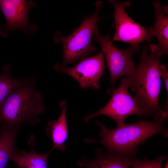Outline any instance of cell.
<instances>
[{"mask_svg":"<svg viewBox=\"0 0 168 168\" xmlns=\"http://www.w3.org/2000/svg\"><path fill=\"white\" fill-rule=\"evenodd\" d=\"M97 150L94 159L79 160V165L84 168H129L136 158L135 156L109 152L104 153L101 149Z\"/></svg>","mask_w":168,"mask_h":168,"instance_id":"cell-10","label":"cell"},{"mask_svg":"<svg viewBox=\"0 0 168 168\" xmlns=\"http://www.w3.org/2000/svg\"><path fill=\"white\" fill-rule=\"evenodd\" d=\"M149 49L143 46L140 62L124 78L138 104L148 115L154 121L164 123L168 118V111L162 110L159 104L161 86L159 67L163 55L157 45L151 44Z\"/></svg>","mask_w":168,"mask_h":168,"instance_id":"cell-1","label":"cell"},{"mask_svg":"<svg viewBox=\"0 0 168 168\" xmlns=\"http://www.w3.org/2000/svg\"><path fill=\"white\" fill-rule=\"evenodd\" d=\"M96 123L100 128L101 139H87L86 142L101 144L110 152L135 156L138 146L149 138L158 133L164 137L168 134V129L162 122L141 120L130 124L124 123L114 129L108 128L98 120Z\"/></svg>","mask_w":168,"mask_h":168,"instance_id":"cell-3","label":"cell"},{"mask_svg":"<svg viewBox=\"0 0 168 168\" xmlns=\"http://www.w3.org/2000/svg\"><path fill=\"white\" fill-rule=\"evenodd\" d=\"M11 67L7 65L2 68L0 73V105L13 90L27 82L29 79H17L11 75Z\"/></svg>","mask_w":168,"mask_h":168,"instance_id":"cell-15","label":"cell"},{"mask_svg":"<svg viewBox=\"0 0 168 168\" xmlns=\"http://www.w3.org/2000/svg\"><path fill=\"white\" fill-rule=\"evenodd\" d=\"M155 11L156 21L154 25L148 29L150 36L156 37L158 41L159 52L162 55L168 52V16L162 7L160 3H153Z\"/></svg>","mask_w":168,"mask_h":168,"instance_id":"cell-13","label":"cell"},{"mask_svg":"<svg viewBox=\"0 0 168 168\" xmlns=\"http://www.w3.org/2000/svg\"><path fill=\"white\" fill-rule=\"evenodd\" d=\"M95 5L94 13L85 18L79 27L70 35H63L60 31L54 33V43L61 42L63 46L62 65L66 67L86 57L96 50L97 48L92 44L94 30L98 23L107 16L100 17L99 15L102 5L101 1L96 2Z\"/></svg>","mask_w":168,"mask_h":168,"instance_id":"cell-4","label":"cell"},{"mask_svg":"<svg viewBox=\"0 0 168 168\" xmlns=\"http://www.w3.org/2000/svg\"><path fill=\"white\" fill-rule=\"evenodd\" d=\"M36 6L31 0H0V9L6 20L5 23L0 25V35L6 37L9 32L17 29L25 33L33 34L38 26L29 23L28 14L30 8Z\"/></svg>","mask_w":168,"mask_h":168,"instance_id":"cell-9","label":"cell"},{"mask_svg":"<svg viewBox=\"0 0 168 168\" xmlns=\"http://www.w3.org/2000/svg\"><path fill=\"white\" fill-rule=\"evenodd\" d=\"M19 129L0 127V168H6L12 156L17 150L15 140Z\"/></svg>","mask_w":168,"mask_h":168,"instance_id":"cell-14","label":"cell"},{"mask_svg":"<svg viewBox=\"0 0 168 168\" xmlns=\"http://www.w3.org/2000/svg\"><path fill=\"white\" fill-rule=\"evenodd\" d=\"M35 138L31 134L28 144L30 150L28 152L19 151L17 150L11 156L10 160L16 164L18 168H47L48 156L52 152L50 150L44 154H39L34 150Z\"/></svg>","mask_w":168,"mask_h":168,"instance_id":"cell-12","label":"cell"},{"mask_svg":"<svg viewBox=\"0 0 168 168\" xmlns=\"http://www.w3.org/2000/svg\"><path fill=\"white\" fill-rule=\"evenodd\" d=\"M113 26L112 25L108 34L103 36L100 33L97 25L93 34L95 41L100 44L101 51L105 55L106 66L110 74L112 88H114L115 82L118 77L127 75L135 68V62L132 59V56L141 48L140 45H130L127 49L121 50L116 47L113 44L110 37Z\"/></svg>","mask_w":168,"mask_h":168,"instance_id":"cell-5","label":"cell"},{"mask_svg":"<svg viewBox=\"0 0 168 168\" xmlns=\"http://www.w3.org/2000/svg\"><path fill=\"white\" fill-rule=\"evenodd\" d=\"M167 156L162 155L154 160L146 157L144 160L135 159L132 164V168H161L162 162L166 160Z\"/></svg>","mask_w":168,"mask_h":168,"instance_id":"cell-16","label":"cell"},{"mask_svg":"<svg viewBox=\"0 0 168 168\" xmlns=\"http://www.w3.org/2000/svg\"><path fill=\"white\" fill-rule=\"evenodd\" d=\"M59 105L62 109L61 114L57 119L49 122L47 125L46 132L53 142L51 149L64 151L66 148V142L68 136L66 119L67 104L64 100L60 102Z\"/></svg>","mask_w":168,"mask_h":168,"instance_id":"cell-11","label":"cell"},{"mask_svg":"<svg viewBox=\"0 0 168 168\" xmlns=\"http://www.w3.org/2000/svg\"><path fill=\"white\" fill-rule=\"evenodd\" d=\"M159 72L161 77L163 78L165 87L167 92V98L168 95V72L166 66L160 64L159 67Z\"/></svg>","mask_w":168,"mask_h":168,"instance_id":"cell-17","label":"cell"},{"mask_svg":"<svg viewBox=\"0 0 168 168\" xmlns=\"http://www.w3.org/2000/svg\"><path fill=\"white\" fill-rule=\"evenodd\" d=\"M104 54L100 51L96 55L86 57L80 60L76 65L71 68L57 63L54 66L57 71L72 77L82 89L89 87L97 90L100 89L99 82L105 73V66Z\"/></svg>","mask_w":168,"mask_h":168,"instance_id":"cell-7","label":"cell"},{"mask_svg":"<svg viewBox=\"0 0 168 168\" xmlns=\"http://www.w3.org/2000/svg\"><path fill=\"white\" fill-rule=\"evenodd\" d=\"M34 74L23 84L12 90L0 105V127L18 128L26 124L33 127L45 110L42 95L36 89Z\"/></svg>","mask_w":168,"mask_h":168,"instance_id":"cell-2","label":"cell"},{"mask_svg":"<svg viewBox=\"0 0 168 168\" xmlns=\"http://www.w3.org/2000/svg\"><path fill=\"white\" fill-rule=\"evenodd\" d=\"M124 78L121 77L119 86L117 88L109 90L111 98L103 108L94 113L87 115L84 118L85 123L92 118L100 115L107 116L114 120L117 127L122 126L124 121L128 116L136 114L148 116L146 112L139 106L134 97L129 93Z\"/></svg>","mask_w":168,"mask_h":168,"instance_id":"cell-6","label":"cell"},{"mask_svg":"<svg viewBox=\"0 0 168 168\" xmlns=\"http://www.w3.org/2000/svg\"><path fill=\"white\" fill-rule=\"evenodd\" d=\"M164 168H168V162L167 161L165 164Z\"/></svg>","mask_w":168,"mask_h":168,"instance_id":"cell-18","label":"cell"},{"mask_svg":"<svg viewBox=\"0 0 168 168\" xmlns=\"http://www.w3.org/2000/svg\"><path fill=\"white\" fill-rule=\"evenodd\" d=\"M109 2L114 7L113 16L115 30L112 41H121L138 46L142 42L151 41L152 37L148 30L137 23L126 13L125 9L130 6L129 2L114 0Z\"/></svg>","mask_w":168,"mask_h":168,"instance_id":"cell-8","label":"cell"}]
</instances>
